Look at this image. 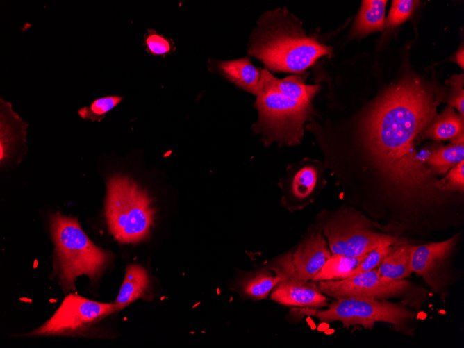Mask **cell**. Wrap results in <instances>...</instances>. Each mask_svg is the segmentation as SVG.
Returning a JSON list of instances; mask_svg holds the SVG:
<instances>
[{
	"mask_svg": "<svg viewBox=\"0 0 464 348\" xmlns=\"http://www.w3.org/2000/svg\"><path fill=\"white\" fill-rule=\"evenodd\" d=\"M124 99L123 96H106L94 100L90 105L78 110V115L83 119L101 121L105 115L117 106Z\"/></svg>",
	"mask_w": 464,
	"mask_h": 348,
	"instance_id": "cell-24",
	"label": "cell"
},
{
	"mask_svg": "<svg viewBox=\"0 0 464 348\" xmlns=\"http://www.w3.org/2000/svg\"><path fill=\"white\" fill-rule=\"evenodd\" d=\"M458 234L451 238L425 245H411V267L413 272L422 277L433 294L438 295L443 303L449 286L458 279L452 254Z\"/></svg>",
	"mask_w": 464,
	"mask_h": 348,
	"instance_id": "cell-10",
	"label": "cell"
},
{
	"mask_svg": "<svg viewBox=\"0 0 464 348\" xmlns=\"http://www.w3.org/2000/svg\"><path fill=\"white\" fill-rule=\"evenodd\" d=\"M321 292L333 299L365 297L387 300L399 299L408 307L420 310L429 299L424 288L405 279L389 280L381 276L377 267L352 277L317 283Z\"/></svg>",
	"mask_w": 464,
	"mask_h": 348,
	"instance_id": "cell-8",
	"label": "cell"
},
{
	"mask_svg": "<svg viewBox=\"0 0 464 348\" xmlns=\"http://www.w3.org/2000/svg\"><path fill=\"white\" fill-rule=\"evenodd\" d=\"M318 221L332 254L359 257L386 242L399 245L406 242L375 231L366 218L349 209L322 213Z\"/></svg>",
	"mask_w": 464,
	"mask_h": 348,
	"instance_id": "cell-7",
	"label": "cell"
},
{
	"mask_svg": "<svg viewBox=\"0 0 464 348\" xmlns=\"http://www.w3.org/2000/svg\"><path fill=\"white\" fill-rule=\"evenodd\" d=\"M461 133H463V117L448 106L428 126L423 135L434 140H442L453 139Z\"/></svg>",
	"mask_w": 464,
	"mask_h": 348,
	"instance_id": "cell-20",
	"label": "cell"
},
{
	"mask_svg": "<svg viewBox=\"0 0 464 348\" xmlns=\"http://www.w3.org/2000/svg\"><path fill=\"white\" fill-rule=\"evenodd\" d=\"M155 215L150 196L135 181L119 174L108 179L105 217L117 241L135 244L147 239L154 226Z\"/></svg>",
	"mask_w": 464,
	"mask_h": 348,
	"instance_id": "cell-5",
	"label": "cell"
},
{
	"mask_svg": "<svg viewBox=\"0 0 464 348\" xmlns=\"http://www.w3.org/2000/svg\"><path fill=\"white\" fill-rule=\"evenodd\" d=\"M395 245H396L392 242H386L379 245L376 249L367 254L345 279L377 267Z\"/></svg>",
	"mask_w": 464,
	"mask_h": 348,
	"instance_id": "cell-25",
	"label": "cell"
},
{
	"mask_svg": "<svg viewBox=\"0 0 464 348\" xmlns=\"http://www.w3.org/2000/svg\"><path fill=\"white\" fill-rule=\"evenodd\" d=\"M50 229L55 247L53 272L63 291L74 290L80 276L97 281L110 264V251L97 246L76 218L56 213L51 217Z\"/></svg>",
	"mask_w": 464,
	"mask_h": 348,
	"instance_id": "cell-3",
	"label": "cell"
},
{
	"mask_svg": "<svg viewBox=\"0 0 464 348\" xmlns=\"http://www.w3.org/2000/svg\"><path fill=\"white\" fill-rule=\"evenodd\" d=\"M386 3V0L363 1L352 29V35L362 36L383 29Z\"/></svg>",
	"mask_w": 464,
	"mask_h": 348,
	"instance_id": "cell-19",
	"label": "cell"
},
{
	"mask_svg": "<svg viewBox=\"0 0 464 348\" xmlns=\"http://www.w3.org/2000/svg\"><path fill=\"white\" fill-rule=\"evenodd\" d=\"M411 245L407 242L395 245L377 267L379 274L389 280L410 277L413 273L411 267Z\"/></svg>",
	"mask_w": 464,
	"mask_h": 348,
	"instance_id": "cell-18",
	"label": "cell"
},
{
	"mask_svg": "<svg viewBox=\"0 0 464 348\" xmlns=\"http://www.w3.org/2000/svg\"><path fill=\"white\" fill-rule=\"evenodd\" d=\"M144 45L148 53L154 56L165 57L169 54L174 49V44L171 39L162 34L149 29L144 36Z\"/></svg>",
	"mask_w": 464,
	"mask_h": 348,
	"instance_id": "cell-26",
	"label": "cell"
},
{
	"mask_svg": "<svg viewBox=\"0 0 464 348\" xmlns=\"http://www.w3.org/2000/svg\"><path fill=\"white\" fill-rule=\"evenodd\" d=\"M274 76L267 69H261V78L254 106L258 119L253 125L256 133L268 145L299 144L303 138L304 124L313 113L311 102L286 97L276 88Z\"/></svg>",
	"mask_w": 464,
	"mask_h": 348,
	"instance_id": "cell-4",
	"label": "cell"
},
{
	"mask_svg": "<svg viewBox=\"0 0 464 348\" xmlns=\"http://www.w3.org/2000/svg\"><path fill=\"white\" fill-rule=\"evenodd\" d=\"M151 284L149 274L142 265H127L123 282L114 302L117 311L121 310L138 299L150 300Z\"/></svg>",
	"mask_w": 464,
	"mask_h": 348,
	"instance_id": "cell-16",
	"label": "cell"
},
{
	"mask_svg": "<svg viewBox=\"0 0 464 348\" xmlns=\"http://www.w3.org/2000/svg\"><path fill=\"white\" fill-rule=\"evenodd\" d=\"M270 299L286 306L320 309L328 305V297L317 283H299L292 278L281 281L272 290Z\"/></svg>",
	"mask_w": 464,
	"mask_h": 348,
	"instance_id": "cell-13",
	"label": "cell"
},
{
	"mask_svg": "<svg viewBox=\"0 0 464 348\" xmlns=\"http://www.w3.org/2000/svg\"><path fill=\"white\" fill-rule=\"evenodd\" d=\"M276 89L283 95L301 101L311 102L320 89L317 85H306L298 74L290 75L284 78H274Z\"/></svg>",
	"mask_w": 464,
	"mask_h": 348,
	"instance_id": "cell-23",
	"label": "cell"
},
{
	"mask_svg": "<svg viewBox=\"0 0 464 348\" xmlns=\"http://www.w3.org/2000/svg\"><path fill=\"white\" fill-rule=\"evenodd\" d=\"M209 69L214 70L240 89L256 96L260 81L261 69L249 58L231 60H210Z\"/></svg>",
	"mask_w": 464,
	"mask_h": 348,
	"instance_id": "cell-15",
	"label": "cell"
},
{
	"mask_svg": "<svg viewBox=\"0 0 464 348\" xmlns=\"http://www.w3.org/2000/svg\"><path fill=\"white\" fill-rule=\"evenodd\" d=\"M437 101L417 78L390 87L368 113L363 124L365 146L376 165L399 190L408 208L442 203L433 191L432 172L420 160L415 141L436 113ZM440 191V190H439Z\"/></svg>",
	"mask_w": 464,
	"mask_h": 348,
	"instance_id": "cell-1",
	"label": "cell"
},
{
	"mask_svg": "<svg viewBox=\"0 0 464 348\" xmlns=\"http://www.w3.org/2000/svg\"><path fill=\"white\" fill-rule=\"evenodd\" d=\"M331 254L322 231L310 232L291 251L292 279L302 283L311 281Z\"/></svg>",
	"mask_w": 464,
	"mask_h": 348,
	"instance_id": "cell-12",
	"label": "cell"
},
{
	"mask_svg": "<svg viewBox=\"0 0 464 348\" xmlns=\"http://www.w3.org/2000/svg\"><path fill=\"white\" fill-rule=\"evenodd\" d=\"M463 51H464L463 48L462 47L461 50V51L459 50L458 51V53H456V60L457 63H458L459 65H461V67L462 68H463V63H464V58H463L464 53H463Z\"/></svg>",
	"mask_w": 464,
	"mask_h": 348,
	"instance_id": "cell-30",
	"label": "cell"
},
{
	"mask_svg": "<svg viewBox=\"0 0 464 348\" xmlns=\"http://www.w3.org/2000/svg\"><path fill=\"white\" fill-rule=\"evenodd\" d=\"M450 104L456 108L461 115L463 117L464 115V91L463 89L459 90L458 93H456L449 101Z\"/></svg>",
	"mask_w": 464,
	"mask_h": 348,
	"instance_id": "cell-29",
	"label": "cell"
},
{
	"mask_svg": "<svg viewBox=\"0 0 464 348\" xmlns=\"http://www.w3.org/2000/svg\"><path fill=\"white\" fill-rule=\"evenodd\" d=\"M27 125L11 108V104L1 99V162L11 153L17 143L25 141Z\"/></svg>",
	"mask_w": 464,
	"mask_h": 348,
	"instance_id": "cell-17",
	"label": "cell"
},
{
	"mask_svg": "<svg viewBox=\"0 0 464 348\" xmlns=\"http://www.w3.org/2000/svg\"><path fill=\"white\" fill-rule=\"evenodd\" d=\"M115 311L114 303L98 302L69 293L48 320L26 335H88L96 324Z\"/></svg>",
	"mask_w": 464,
	"mask_h": 348,
	"instance_id": "cell-9",
	"label": "cell"
},
{
	"mask_svg": "<svg viewBox=\"0 0 464 348\" xmlns=\"http://www.w3.org/2000/svg\"><path fill=\"white\" fill-rule=\"evenodd\" d=\"M366 256L353 257L332 254L311 281L317 283L344 279Z\"/></svg>",
	"mask_w": 464,
	"mask_h": 348,
	"instance_id": "cell-21",
	"label": "cell"
},
{
	"mask_svg": "<svg viewBox=\"0 0 464 348\" xmlns=\"http://www.w3.org/2000/svg\"><path fill=\"white\" fill-rule=\"evenodd\" d=\"M464 161V145L449 144L433 151L428 158L432 170L440 174H445L461 162Z\"/></svg>",
	"mask_w": 464,
	"mask_h": 348,
	"instance_id": "cell-22",
	"label": "cell"
},
{
	"mask_svg": "<svg viewBox=\"0 0 464 348\" xmlns=\"http://www.w3.org/2000/svg\"><path fill=\"white\" fill-rule=\"evenodd\" d=\"M301 315L317 317L322 322H340L343 327L361 326L372 330L376 322L388 323L399 333L411 336L417 321L416 313L403 303L365 297L334 299L326 309L296 308Z\"/></svg>",
	"mask_w": 464,
	"mask_h": 348,
	"instance_id": "cell-6",
	"label": "cell"
},
{
	"mask_svg": "<svg viewBox=\"0 0 464 348\" xmlns=\"http://www.w3.org/2000/svg\"><path fill=\"white\" fill-rule=\"evenodd\" d=\"M250 55L274 72H302L330 49L306 36L293 16L285 9L263 14L248 46Z\"/></svg>",
	"mask_w": 464,
	"mask_h": 348,
	"instance_id": "cell-2",
	"label": "cell"
},
{
	"mask_svg": "<svg viewBox=\"0 0 464 348\" xmlns=\"http://www.w3.org/2000/svg\"><path fill=\"white\" fill-rule=\"evenodd\" d=\"M318 182V171L310 164L291 165L279 185L281 205L290 211L300 210L309 204Z\"/></svg>",
	"mask_w": 464,
	"mask_h": 348,
	"instance_id": "cell-11",
	"label": "cell"
},
{
	"mask_svg": "<svg viewBox=\"0 0 464 348\" xmlns=\"http://www.w3.org/2000/svg\"><path fill=\"white\" fill-rule=\"evenodd\" d=\"M387 19L388 27H395L405 20L411 15L419 1L413 0H394Z\"/></svg>",
	"mask_w": 464,
	"mask_h": 348,
	"instance_id": "cell-27",
	"label": "cell"
},
{
	"mask_svg": "<svg viewBox=\"0 0 464 348\" xmlns=\"http://www.w3.org/2000/svg\"><path fill=\"white\" fill-rule=\"evenodd\" d=\"M436 188L440 191H461L463 192L464 190V161L450 169L445 178L436 181Z\"/></svg>",
	"mask_w": 464,
	"mask_h": 348,
	"instance_id": "cell-28",
	"label": "cell"
},
{
	"mask_svg": "<svg viewBox=\"0 0 464 348\" xmlns=\"http://www.w3.org/2000/svg\"><path fill=\"white\" fill-rule=\"evenodd\" d=\"M267 266L245 274L236 282L235 290L245 299H265L274 288L288 275L276 260Z\"/></svg>",
	"mask_w": 464,
	"mask_h": 348,
	"instance_id": "cell-14",
	"label": "cell"
}]
</instances>
